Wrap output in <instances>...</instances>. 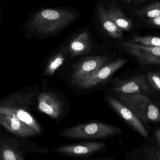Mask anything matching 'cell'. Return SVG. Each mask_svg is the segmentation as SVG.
I'll return each instance as SVG.
<instances>
[{
    "label": "cell",
    "instance_id": "obj_1",
    "mask_svg": "<svg viewBox=\"0 0 160 160\" xmlns=\"http://www.w3.org/2000/svg\"><path fill=\"white\" fill-rule=\"evenodd\" d=\"M77 18V13L71 10L46 8L33 17L30 26L39 34L49 36L61 32Z\"/></svg>",
    "mask_w": 160,
    "mask_h": 160
},
{
    "label": "cell",
    "instance_id": "obj_2",
    "mask_svg": "<svg viewBox=\"0 0 160 160\" xmlns=\"http://www.w3.org/2000/svg\"><path fill=\"white\" fill-rule=\"evenodd\" d=\"M118 100L128 108L142 122H160V109L146 95L141 93L115 92Z\"/></svg>",
    "mask_w": 160,
    "mask_h": 160
},
{
    "label": "cell",
    "instance_id": "obj_3",
    "mask_svg": "<svg viewBox=\"0 0 160 160\" xmlns=\"http://www.w3.org/2000/svg\"><path fill=\"white\" fill-rule=\"evenodd\" d=\"M118 127L99 122H91L76 125L62 130L60 135L69 139H102L123 132Z\"/></svg>",
    "mask_w": 160,
    "mask_h": 160
},
{
    "label": "cell",
    "instance_id": "obj_4",
    "mask_svg": "<svg viewBox=\"0 0 160 160\" xmlns=\"http://www.w3.org/2000/svg\"><path fill=\"white\" fill-rule=\"evenodd\" d=\"M122 49L142 66L160 65V48L128 41L119 43Z\"/></svg>",
    "mask_w": 160,
    "mask_h": 160
},
{
    "label": "cell",
    "instance_id": "obj_5",
    "mask_svg": "<svg viewBox=\"0 0 160 160\" xmlns=\"http://www.w3.org/2000/svg\"><path fill=\"white\" fill-rule=\"evenodd\" d=\"M109 58L105 56H94L86 57L74 66L71 74L73 85L86 80L106 64Z\"/></svg>",
    "mask_w": 160,
    "mask_h": 160
},
{
    "label": "cell",
    "instance_id": "obj_6",
    "mask_svg": "<svg viewBox=\"0 0 160 160\" xmlns=\"http://www.w3.org/2000/svg\"><path fill=\"white\" fill-rule=\"evenodd\" d=\"M124 57H118L115 61L106 64L97 72L86 80L81 82L78 85L80 88L89 89L98 86L109 80L118 70L128 63Z\"/></svg>",
    "mask_w": 160,
    "mask_h": 160
},
{
    "label": "cell",
    "instance_id": "obj_7",
    "mask_svg": "<svg viewBox=\"0 0 160 160\" xmlns=\"http://www.w3.org/2000/svg\"><path fill=\"white\" fill-rule=\"evenodd\" d=\"M106 99L111 108L129 126L141 136L147 138L148 135V132L145 128L143 123L128 108L118 99L111 95H107Z\"/></svg>",
    "mask_w": 160,
    "mask_h": 160
},
{
    "label": "cell",
    "instance_id": "obj_8",
    "mask_svg": "<svg viewBox=\"0 0 160 160\" xmlns=\"http://www.w3.org/2000/svg\"><path fill=\"white\" fill-rule=\"evenodd\" d=\"M151 87L147 75H141L117 81L112 84V89L115 92L145 95L150 91Z\"/></svg>",
    "mask_w": 160,
    "mask_h": 160
},
{
    "label": "cell",
    "instance_id": "obj_9",
    "mask_svg": "<svg viewBox=\"0 0 160 160\" xmlns=\"http://www.w3.org/2000/svg\"><path fill=\"white\" fill-rule=\"evenodd\" d=\"M105 145L98 142H87L65 145L52 149L53 152L61 155L72 157H84L101 151Z\"/></svg>",
    "mask_w": 160,
    "mask_h": 160
},
{
    "label": "cell",
    "instance_id": "obj_10",
    "mask_svg": "<svg viewBox=\"0 0 160 160\" xmlns=\"http://www.w3.org/2000/svg\"><path fill=\"white\" fill-rule=\"evenodd\" d=\"M38 109L51 118L57 119L63 112V103L56 94L45 91L38 96Z\"/></svg>",
    "mask_w": 160,
    "mask_h": 160
},
{
    "label": "cell",
    "instance_id": "obj_11",
    "mask_svg": "<svg viewBox=\"0 0 160 160\" xmlns=\"http://www.w3.org/2000/svg\"><path fill=\"white\" fill-rule=\"evenodd\" d=\"M0 125L13 134L23 138L38 134L33 129L12 116L0 114Z\"/></svg>",
    "mask_w": 160,
    "mask_h": 160
},
{
    "label": "cell",
    "instance_id": "obj_12",
    "mask_svg": "<svg viewBox=\"0 0 160 160\" xmlns=\"http://www.w3.org/2000/svg\"><path fill=\"white\" fill-rule=\"evenodd\" d=\"M0 114L16 117L33 129L38 134L41 133V127L39 124L31 114L23 109H18L14 106H0Z\"/></svg>",
    "mask_w": 160,
    "mask_h": 160
},
{
    "label": "cell",
    "instance_id": "obj_13",
    "mask_svg": "<svg viewBox=\"0 0 160 160\" xmlns=\"http://www.w3.org/2000/svg\"><path fill=\"white\" fill-rule=\"evenodd\" d=\"M91 42L90 37L87 31H83L75 37L68 47L71 57L80 56L90 52Z\"/></svg>",
    "mask_w": 160,
    "mask_h": 160
},
{
    "label": "cell",
    "instance_id": "obj_14",
    "mask_svg": "<svg viewBox=\"0 0 160 160\" xmlns=\"http://www.w3.org/2000/svg\"><path fill=\"white\" fill-rule=\"evenodd\" d=\"M16 140L0 137V160H24Z\"/></svg>",
    "mask_w": 160,
    "mask_h": 160
},
{
    "label": "cell",
    "instance_id": "obj_15",
    "mask_svg": "<svg viewBox=\"0 0 160 160\" xmlns=\"http://www.w3.org/2000/svg\"><path fill=\"white\" fill-rule=\"evenodd\" d=\"M98 12L101 24L107 33L112 38L122 39L123 36V31L111 19L107 10L103 6L101 5L99 6Z\"/></svg>",
    "mask_w": 160,
    "mask_h": 160
},
{
    "label": "cell",
    "instance_id": "obj_16",
    "mask_svg": "<svg viewBox=\"0 0 160 160\" xmlns=\"http://www.w3.org/2000/svg\"><path fill=\"white\" fill-rule=\"evenodd\" d=\"M107 11L111 19L122 31H129L132 29L133 24L131 20L126 17L119 8L113 6Z\"/></svg>",
    "mask_w": 160,
    "mask_h": 160
},
{
    "label": "cell",
    "instance_id": "obj_17",
    "mask_svg": "<svg viewBox=\"0 0 160 160\" xmlns=\"http://www.w3.org/2000/svg\"><path fill=\"white\" fill-rule=\"evenodd\" d=\"M68 52V47H64L51 57L45 68L44 72V76L47 77L52 76L55 73V71L61 66L62 65Z\"/></svg>",
    "mask_w": 160,
    "mask_h": 160
},
{
    "label": "cell",
    "instance_id": "obj_18",
    "mask_svg": "<svg viewBox=\"0 0 160 160\" xmlns=\"http://www.w3.org/2000/svg\"><path fill=\"white\" fill-rule=\"evenodd\" d=\"M135 15L144 19H151L160 17V1L155 2L146 6L133 10Z\"/></svg>",
    "mask_w": 160,
    "mask_h": 160
},
{
    "label": "cell",
    "instance_id": "obj_19",
    "mask_svg": "<svg viewBox=\"0 0 160 160\" xmlns=\"http://www.w3.org/2000/svg\"><path fill=\"white\" fill-rule=\"evenodd\" d=\"M130 42L137 43L148 47L160 48L159 37L148 36H134Z\"/></svg>",
    "mask_w": 160,
    "mask_h": 160
},
{
    "label": "cell",
    "instance_id": "obj_20",
    "mask_svg": "<svg viewBox=\"0 0 160 160\" xmlns=\"http://www.w3.org/2000/svg\"><path fill=\"white\" fill-rule=\"evenodd\" d=\"M147 76L151 87L160 93V72H148Z\"/></svg>",
    "mask_w": 160,
    "mask_h": 160
},
{
    "label": "cell",
    "instance_id": "obj_21",
    "mask_svg": "<svg viewBox=\"0 0 160 160\" xmlns=\"http://www.w3.org/2000/svg\"><path fill=\"white\" fill-rule=\"evenodd\" d=\"M147 22L153 27L160 29V17L148 19Z\"/></svg>",
    "mask_w": 160,
    "mask_h": 160
},
{
    "label": "cell",
    "instance_id": "obj_22",
    "mask_svg": "<svg viewBox=\"0 0 160 160\" xmlns=\"http://www.w3.org/2000/svg\"><path fill=\"white\" fill-rule=\"evenodd\" d=\"M155 137L158 145L160 147V129H157L155 132Z\"/></svg>",
    "mask_w": 160,
    "mask_h": 160
},
{
    "label": "cell",
    "instance_id": "obj_23",
    "mask_svg": "<svg viewBox=\"0 0 160 160\" xmlns=\"http://www.w3.org/2000/svg\"><path fill=\"white\" fill-rule=\"evenodd\" d=\"M156 154H157V157L158 158V159L160 160V152H157Z\"/></svg>",
    "mask_w": 160,
    "mask_h": 160
},
{
    "label": "cell",
    "instance_id": "obj_24",
    "mask_svg": "<svg viewBox=\"0 0 160 160\" xmlns=\"http://www.w3.org/2000/svg\"><path fill=\"white\" fill-rule=\"evenodd\" d=\"M125 1H126V2H130L131 0H125Z\"/></svg>",
    "mask_w": 160,
    "mask_h": 160
},
{
    "label": "cell",
    "instance_id": "obj_25",
    "mask_svg": "<svg viewBox=\"0 0 160 160\" xmlns=\"http://www.w3.org/2000/svg\"><path fill=\"white\" fill-rule=\"evenodd\" d=\"M140 1H143V0H140Z\"/></svg>",
    "mask_w": 160,
    "mask_h": 160
},
{
    "label": "cell",
    "instance_id": "obj_26",
    "mask_svg": "<svg viewBox=\"0 0 160 160\" xmlns=\"http://www.w3.org/2000/svg\"><path fill=\"white\" fill-rule=\"evenodd\" d=\"M159 107H160L159 109H160V105H159Z\"/></svg>",
    "mask_w": 160,
    "mask_h": 160
}]
</instances>
